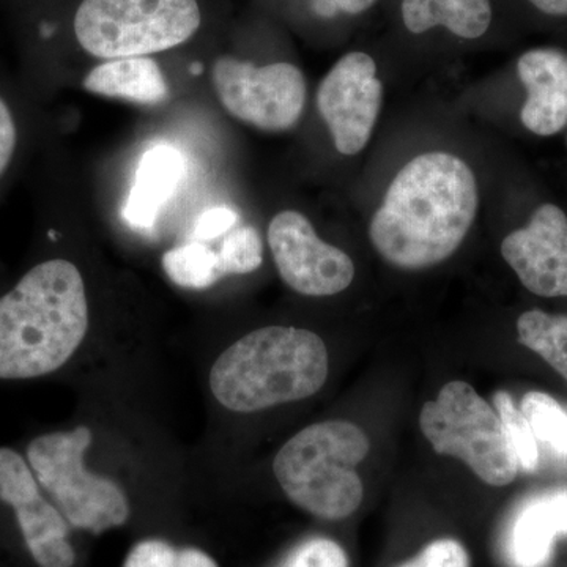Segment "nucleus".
<instances>
[{
  "label": "nucleus",
  "mask_w": 567,
  "mask_h": 567,
  "mask_svg": "<svg viewBox=\"0 0 567 567\" xmlns=\"http://www.w3.org/2000/svg\"><path fill=\"white\" fill-rule=\"evenodd\" d=\"M528 2L551 17H567V0H528Z\"/></svg>",
  "instance_id": "30"
},
{
  "label": "nucleus",
  "mask_w": 567,
  "mask_h": 567,
  "mask_svg": "<svg viewBox=\"0 0 567 567\" xmlns=\"http://www.w3.org/2000/svg\"><path fill=\"white\" fill-rule=\"evenodd\" d=\"M163 270L175 286L204 290L223 278L218 254L203 241H192L169 249L163 256Z\"/></svg>",
  "instance_id": "19"
},
{
  "label": "nucleus",
  "mask_w": 567,
  "mask_h": 567,
  "mask_svg": "<svg viewBox=\"0 0 567 567\" xmlns=\"http://www.w3.org/2000/svg\"><path fill=\"white\" fill-rule=\"evenodd\" d=\"M328 379V350L305 328L267 327L238 339L215 361L210 388L219 404L252 413L311 398Z\"/></svg>",
  "instance_id": "3"
},
{
  "label": "nucleus",
  "mask_w": 567,
  "mask_h": 567,
  "mask_svg": "<svg viewBox=\"0 0 567 567\" xmlns=\"http://www.w3.org/2000/svg\"><path fill=\"white\" fill-rule=\"evenodd\" d=\"M268 245L282 281L306 297H330L353 281L354 265L342 249L324 244L301 213H278L268 227Z\"/></svg>",
  "instance_id": "9"
},
{
  "label": "nucleus",
  "mask_w": 567,
  "mask_h": 567,
  "mask_svg": "<svg viewBox=\"0 0 567 567\" xmlns=\"http://www.w3.org/2000/svg\"><path fill=\"white\" fill-rule=\"evenodd\" d=\"M368 435L349 421H323L298 432L275 457L284 494L312 516L341 520L363 502L357 465L369 453Z\"/></svg>",
  "instance_id": "4"
},
{
  "label": "nucleus",
  "mask_w": 567,
  "mask_h": 567,
  "mask_svg": "<svg viewBox=\"0 0 567 567\" xmlns=\"http://www.w3.org/2000/svg\"><path fill=\"white\" fill-rule=\"evenodd\" d=\"M18 132L9 104L0 99V175L10 166L17 148Z\"/></svg>",
  "instance_id": "27"
},
{
  "label": "nucleus",
  "mask_w": 567,
  "mask_h": 567,
  "mask_svg": "<svg viewBox=\"0 0 567 567\" xmlns=\"http://www.w3.org/2000/svg\"><path fill=\"white\" fill-rule=\"evenodd\" d=\"M177 551L166 540H142L130 551L123 567H175Z\"/></svg>",
  "instance_id": "25"
},
{
  "label": "nucleus",
  "mask_w": 567,
  "mask_h": 567,
  "mask_svg": "<svg viewBox=\"0 0 567 567\" xmlns=\"http://www.w3.org/2000/svg\"><path fill=\"white\" fill-rule=\"evenodd\" d=\"M561 536H567V486L525 496L499 536L503 561L507 567H547Z\"/></svg>",
  "instance_id": "13"
},
{
  "label": "nucleus",
  "mask_w": 567,
  "mask_h": 567,
  "mask_svg": "<svg viewBox=\"0 0 567 567\" xmlns=\"http://www.w3.org/2000/svg\"><path fill=\"white\" fill-rule=\"evenodd\" d=\"M518 78L528 91L520 118L529 132L551 136L567 125V55L554 50L525 52Z\"/></svg>",
  "instance_id": "14"
},
{
  "label": "nucleus",
  "mask_w": 567,
  "mask_h": 567,
  "mask_svg": "<svg viewBox=\"0 0 567 567\" xmlns=\"http://www.w3.org/2000/svg\"><path fill=\"white\" fill-rule=\"evenodd\" d=\"M279 567H349V558L333 539L311 537L292 548Z\"/></svg>",
  "instance_id": "23"
},
{
  "label": "nucleus",
  "mask_w": 567,
  "mask_h": 567,
  "mask_svg": "<svg viewBox=\"0 0 567 567\" xmlns=\"http://www.w3.org/2000/svg\"><path fill=\"white\" fill-rule=\"evenodd\" d=\"M238 221H240V216L233 208H208L197 219L196 227H194V238H196V241H203V244L204 241L215 240V238L235 229Z\"/></svg>",
  "instance_id": "26"
},
{
  "label": "nucleus",
  "mask_w": 567,
  "mask_h": 567,
  "mask_svg": "<svg viewBox=\"0 0 567 567\" xmlns=\"http://www.w3.org/2000/svg\"><path fill=\"white\" fill-rule=\"evenodd\" d=\"M192 71L193 74H200L203 73V65L200 63H193Z\"/></svg>",
  "instance_id": "31"
},
{
  "label": "nucleus",
  "mask_w": 567,
  "mask_h": 567,
  "mask_svg": "<svg viewBox=\"0 0 567 567\" xmlns=\"http://www.w3.org/2000/svg\"><path fill=\"white\" fill-rule=\"evenodd\" d=\"M377 65L364 52H350L320 82L317 107L342 155L360 153L371 140L382 104Z\"/></svg>",
  "instance_id": "10"
},
{
  "label": "nucleus",
  "mask_w": 567,
  "mask_h": 567,
  "mask_svg": "<svg viewBox=\"0 0 567 567\" xmlns=\"http://www.w3.org/2000/svg\"><path fill=\"white\" fill-rule=\"evenodd\" d=\"M402 20L412 33L443 25L461 39H480L491 25V0H402Z\"/></svg>",
  "instance_id": "17"
},
{
  "label": "nucleus",
  "mask_w": 567,
  "mask_h": 567,
  "mask_svg": "<svg viewBox=\"0 0 567 567\" xmlns=\"http://www.w3.org/2000/svg\"><path fill=\"white\" fill-rule=\"evenodd\" d=\"M375 0H312V9L322 18H333L338 13L358 14L371 9Z\"/></svg>",
  "instance_id": "28"
},
{
  "label": "nucleus",
  "mask_w": 567,
  "mask_h": 567,
  "mask_svg": "<svg viewBox=\"0 0 567 567\" xmlns=\"http://www.w3.org/2000/svg\"><path fill=\"white\" fill-rule=\"evenodd\" d=\"M175 567H218L215 559L199 548H182L177 551Z\"/></svg>",
  "instance_id": "29"
},
{
  "label": "nucleus",
  "mask_w": 567,
  "mask_h": 567,
  "mask_svg": "<svg viewBox=\"0 0 567 567\" xmlns=\"http://www.w3.org/2000/svg\"><path fill=\"white\" fill-rule=\"evenodd\" d=\"M518 342L546 360L567 382V317L533 309L517 320Z\"/></svg>",
  "instance_id": "18"
},
{
  "label": "nucleus",
  "mask_w": 567,
  "mask_h": 567,
  "mask_svg": "<svg viewBox=\"0 0 567 567\" xmlns=\"http://www.w3.org/2000/svg\"><path fill=\"white\" fill-rule=\"evenodd\" d=\"M398 567H470L468 551L456 539H436Z\"/></svg>",
  "instance_id": "24"
},
{
  "label": "nucleus",
  "mask_w": 567,
  "mask_h": 567,
  "mask_svg": "<svg viewBox=\"0 0 567 567\" xmlns=\"http://www.w3.org/2000/svg\"><path fill=\"white\" fill-rule=\"evenodd\" d=\"M494 405L505 429L507 442L516 454L518 466L524 472H535L539 466V445L527 417L505 391H498L494 395Z\"/></svg>",
  "instance_id": "21"
},
{
  "label": "nucleus",
  "mask_w": 567,
  "mask_h": 567,
  "mask_svg": "<svg viewBox=\"0 0 567 567\" xmlns=\"http://www.w3.org/2000/svg\"><path fill=\"white\" fill-rule=\"evenodd\" d=\"M84 89L96 95L136 104H159L169 96L166 78L158 63L147 58L115 59L95 66L85 76Z\"/></svg>",
  "instance_id": "16"
},
{
  "label": "nucleus",
  "mask_w": 567,
  "mask_h": 567,
  "mask_svg": "<svg viewBox=\"0 0 567 567\" xmlns=\"http://www.w3.org/2000/svg\"><path fill=\"white\" fill-rule=\"evenodd\" d=\"M212 82L224 110L264 132H286L303 114L305 76L292 63L256 66L223 55L213 65Z\"/></svg>",
  "instance_id": "8"
},
{
  "label": "nucleus",
  "mask_w": 567,
  "mask_h": 567,
  "mask_svg": "<svg viewBox=\"0 0 567 567\" xmlns=\"http://www.w3.org/2000/svg\"><path fill=\"white\" fill-rule=\"evenodd\" d=\"M91 443L92 432L85 425L50 432L29 443L25 458L40 487L71 527L100 535L128 520L130 503L114 481L85 470V451Z\"/></svg>",
  "instance_id": "5"
},
{
  "label": "nucleus",
  "mask_w": 567,
  "mask_h": 567,
  "mask_svg": "<svg viewBox=\"0 0 567 567\" xmlns=\"http://www.w3.org/2000/svg\"><path fill=\"white\" fill-rule=\"evenodd\" d=\"M200 28L197 0H82L74 33L95 58H144L192 39Z\"/></svg>",
  "instance_id": "6"
},
{
  "label": "nucleus",
  "mask_w": 567,
  "mask_h": 567,
  "mask_svg": "<svg viewBox=\"0 0 567 567\" xmlns=\"http://www.w3.org/2000/svg\"><path fill=\"white\" fill-rule=\"evenodd\" d=\"M87 331V295L76 265L63 259L35 265L0 297V380L59 371Z\"/></svg>",
  "instance_id": "2"
},
{
  "label": "nucleus",
  "mask_w": 567,
  "mask_h": 567,
  "mask_svg": "<svg viewBox=\"0 0 567 567\" xmlns=\"http://www.w3.org/2000/svg\"><path fill=\"white\" fill-rule=\"evenodd\" d=\"M420 427L435 453L461 458L488 486H507L520 472L498 413L468 383H446L425 402Z\"/></svg>",
  "instance_id": "7"
},
{
  "label": "nucleus",
  "mask_w": 567,
  "mask_h": 567,
  "mask_svg": "<svg viewBox=\"0 0 567 567\" xmlns=\"http://www.w3.org/2000/svg\"><path fill=\"white\" fill-rule=\"evenodd\" d=\"M264 246L252 226L235 227L224 238L218 252L223 275H248L262 265Z\"/></svg>",
  "instance_id": "22"
},
{
  "label": "nucleus",
  "mask_w": 567,
  "mask_h": 567,
  "mask_svg": "<svg viewBox=\"0 0 567 567\" xmlns=\"http://www.w3.org/2000/svg\"><path fill=\"white\" fill-rule=\"evenodd\" d=\"M0 502L14 511L22 539L40 567H73L76 554L69 540V522L43 495L28 458L0 447Z\"/></svg>",
  "instance_id": "11"
},
{
  "label": "nucleus",
  "mask_w": 567,
  "mask_h": 567,
  "mask_svg": "<svg viewBox=\"0 0 567 567\" xmlns=\"http://www.w3.org/2000/svg\"><path fill=\"white\" fill-rule=\"evenodd\" d=\"M185 171V156L178 148L169 144L148 148L137 164L123 219L133 229H151L164 205L177 192Z\"/></svg>",
  "instance_id": "15"
},
{
  "label": "nucleus",
  "mask_w": 567,
  "mask_h": 567,
  "mask_svg": "<svg viewBox=\"0 0 567 567\" xmlns=\"http://www.w3.org/2000/svg\"><path fill=\"white\" fill-rule=\"evenodd\" d=\"M502 254L529 292L567 297V216L557 205H540L527 227L503 240Z\"/></svg>",
  "instance_id": "12"
},
{
  "label": "nucleus",
  "mask_w": 567,
  "mask_h": 567,
  "mask_svg": "<svg viewBox=\"0 0 567 567\" xmlns=\"http://www.w3.org/2000/svg\"><path fill=\"white\" fill-rule=\"evenodd\" d=\"M520 410L532 425L537 445L543 443L551 454L567 461V410L557 399L543 391H529L522 399Z\"/></svg>",
  "instance_id": "20"
},
{
  "label": "nucleus",
  "mask_w": 567,
  "mask_h": 567,
  "mask_svg": "<svg viewBox=\"0 0 567 567\" xmlns=\"http://www.w3.org/2000/svg\"><path fill=\"white\" fill-rule=\"evenodd\" d=\"M476 210V178L468 164L450 153H424L395 175L369 235L386 262L424 270L457 251Z\"/></svg>",
  "instance_id": "1"
}]
</instances>
